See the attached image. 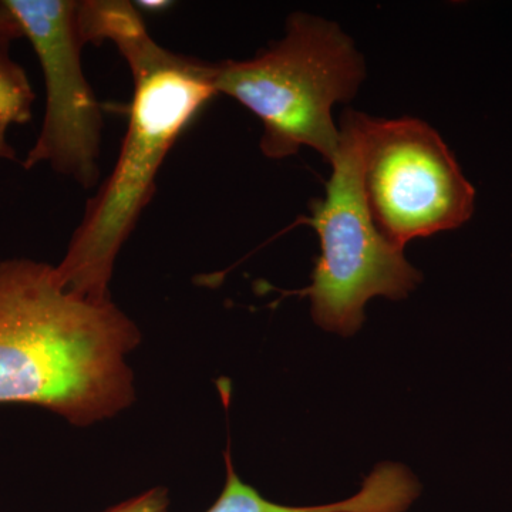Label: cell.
<instances>
[{
    "mask_svg": "<svg viewBox=\"0 0 512 512\" xmlns=\"http://www.w3.org/2000/svg\"><path fill=\"white\" fill-rule=\"evenodd\" d=\"M23 37L18 19L15 18L8 6L0 2V39L16 40Z\"/></svg>",
    "mask_w": 512,
    "mask_h": 512,
    "instance_id": "obj_10",
    "label": "cell"
},
{
    "mask_svg": "<svg viewBox=\"0 0 512 512\" xmlns=\"http://www.w3.org/2000/svg\"><path fill=\"white\" fill-rule=\"evenodd\" d=\"M170 495L167 488L156 487L101 512H168Z\"/></svg>",
    "mask_w": 512,
    "mask_h": 512,
    "instance_id": "obj_9",
    "label": "cell"
},
{
    "mask_svg": "<svg viewBox=\"0 0 512 512\" xmlns=\"http://www.w3.org/2000/svg\"><path fill=\"white\" fill-rule=\"evenodd\" d=\"M136 5L143 6V8H146V9L158 10L161 8H168V6H170V3H168V2H138V3H136Z\"/></svg>",
    "mask_w": 512,
    "mask_h": 512,
    "instance_id": "obj_11",
    "label": "cell"
},
{
    "mask_svg": "<svg viewBox=\"0 0 512 512\" xmlns=\"http://www.w3.org/2000/svg\"><path fill=\"white\" fill-rule=\"evenodd\" d=\"M12 40L0 39V160H16V151L6 136L13 124L32 120L36 93L28 73L10 56Z\"/></svg>",
    "mask_w": 512,
    "mask_h": 512,
    "instance_id": "obj_8",
    "label": "cell"
},
{
    "mask_svg": "<svg viewBox=\"0 0 512 512\" xmlns=\"http://www.w3.org/2000/svg\"><path fill=\"white\" fill-rule=\"evenodd\" d=\"M35 49L46 84V113L23 167L49 163L83 188L99 181L103 114L83 72L79 2L3 0Z\"/></svg>",
    "mask_w": 512,
    "mask_h": 512,
    "instance_id": "obj_6",
    "label": "cell"
},
{
    "mask_svg": "<svg viewBox=\"0 0 512 512\" xmlns=\"http://www.w3.org/2000/svg\"><path fill=\"white\" fill-rule=\"evenodd\" d=\"M365 76L353 40L336 23L306 13L292 15L284 39L254 59L215 63L217 93L261 120V150L274 160L311 147L330 163L340 143L333 106L353 99Z\"/></svg>",
    "mask_w": 512,
    "mask_h": 512,
    "instance_id": "obj_3",
    "label": "cell"
},
{
    "mask_svg": "<svg viewBox=\"0 0 512 512\" xmlns=\"http://www.w3.org/2000/svg\"><path fill=\"white\" fill-rule=\"evenodd\" d=\"M362 184L376 227L396 247L461 227L476 191L436 130L362 113Z\"/></svg>",
    "mask_w": 512,
    "mask_h": 512,
    "instance_id": "obj_5",
    "label": "cell"
},
{
    "mask_svg": "<svg viewBox=\"0 0 512 512\" xmlns=\"http://www.w3.org/2000/svg\"><path fill=\"white\" fill-rule=\"evenodd\" d=\"M140 342L111 299L67 291L55 266L0 262V404L43 407L76 427L111 419L136 400L127 356Z\"/></svg>",
    "mask_w": 512,
    "mask_h": 512,
    "instance_id": "obj_2",
    "label": "cell"
},
{
    "mask_svg": "<svg viewBox=\"0 0 512 512\" xmlns=\"http://www.w3.org/2000/svg\"><path fill=\"white\" fill-rule=\"evenodd\" d=\"M360 119L362 113L348 110L340 121L326 197L312 202V217L306 218L318 234L320 255L312 284L299 292L311 299L316 325L343 338L362 328L370 299L402 301L423 278L370 215L362 184Z\"/></svg>",
    "mask_w": 512,
    "mask_h": 512,
    "instance_id": "obj_4",
    "label": "cell"
},
{
    "mask_svg": "<svg viewBox=\"0 0 512 512\" xmlns=\"http://www.w3.org/2000/svg\"><path fill=\"white\" fill-rule=\"evenodd\" d=\"M227 478L218 500L205 512H400L404 493L399 480L384 468H373L357 493L345 500L318 505H286L268 500L238 476L229 451L224 454Z\"/></svg>",
    "mask_w": 512,
    "mask_h": 512,
    "instance_id": "obj_7",
    "label": "cell"
},
{
    "mask_svg": "<svg viewBox=\"0 0 512 512\" xmlns=\"http://www.w3.org/2000/svg\"><path fill=\"white\" fill-rule=\"evenodd\" d=\"M80 29L86 43L113 42L134 80L130 120L113 173L87 202L66 255L55 266L67 291L104 302L111 299L117 255L153 198L165 157L218 93L215 63L158 45L130 2H82Z\"/></svg>",
    "mask_w": 512,
    "mask_h": 512,
    "instance_id": "obj_1",
    "label": "cell"
}]
</instances>
